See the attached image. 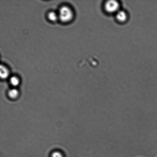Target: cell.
I'll use <instances>...</instances> for the list:
<instances>
[{"label": "cell", "instance_id": "cell-3", "mask_svg": "<svg viewBox=\"0 0 157 157\" xmlns=\"http://www.w3.org/2000/svg\"><path fill=\"white\" fill-rule=\"evenodd\" d=\"M115 17L118 21L121 22H124L127 21L128 18V15L125 11L120 10L116 13Z\"/></svg>", "mask_w": 157, "mask_h": 157}, {"label": "cell", "instance_id": "cell-7", "mask_svg": "<svg viewBox=\"0 0 157 157\" xmlns=\"http://www.w3.org/2000/svg\"><path fill=\"white\" fill-rule=\"evenodd\" d=\"M10 82L11 84L14 86H17L20 83L19 78L16 76H13L10 78Z\"/></svg>", "mask_w": 157, "mask_h": 157}, {"label": "cell", "instance_id": "cell-1", "mask_svg": "<svg viewBox=\"0 0 157 157\" xmlns=\"http://www.w3.org/2000/svg\"><path fill=\"white\" fill-rule=\"evenodd\" d=\"M58 17L62 22H69L73 19V12L70 7L63 6L59 9Z\"/></svg>", "mask_w": 157, "mask_h": 157}, {"label": "cell", "instance_id": "cell-5", "mask_svg": "<svg viewBox=\"0 0 157 157\" xmlns=\"http://www.w3.org/2000/svg\"><path fill=\"white\" fill-rule=\"evenodd\" d=\"M18 90L16 89H12L9 91L8 92V95L10 98H17L18 95Z\"/></svg>", "mask_w": 157, "mask_h": 157}, {"label": "cell", "instance_id": "cell-2", "mask_svg": "<svg viewBox=\"0 0 157 157\" xmlns=\"http://www.w3.org/2000/svg\"><path fill=\"white\" fill-rule=\"evenodd\" d=\"M104 9L109 13H116L120 10V4L117 0H108L104 4Z\"/></svg>", "mask_w": 157, "mask_h": 157}, {"label": "cell", "instance_id": "cell-8", "mask_svg": "<svg viewBox=\"0 0 157 157\" xmlns=\"http://www.w3.org/2000/svg\"><path fill=\"white\" fill-rule=\"evenodd\" d=\"M52 157H63L62 154L58 151L53 152L52 154Z\"/></svg>", "mask_w": 157, "mask_h": 157}, {"label": "cell", "instance_id": "cell-4", "mask_svg": "<svg viewBox=\"0 0 157 157\" xmlns=\"http://www.w3.org/2000/svg\"><path fill=\"white\" fill-rule=\"evenodd\" d=\"M9 72L7 67L1 65L0 67V76L2 79H5L8 77Z\"/></svg>", "mask_w": 157, "mask_h": 157}, {"label": "cell", "instance_id": "cell-6", "mask_svg": "<svg viewBox=\"0 0 157 157\" xmlns=\"http://www.w3.org/2000/svg\"><path fill=\"white\" fill-rule=\"evenodd\" d=\"M48 17L49 20L52 21H56L58 18H59L58 15L54 12H49L48 15Z\"/></svg>", "mask_w": 157, "mask_h": 157}]
</instances>
